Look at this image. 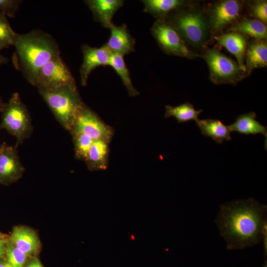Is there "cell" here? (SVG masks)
Here are the masks:
<instances>
[{
  "label": "cell",
  "mask_w": 267,
  "mask_h": 267,
  "mask_svg": "<svg viewBox=\"0 0 267 267\" xmlns=\"http://www.w3.org/2000/svg\"><path fill=\"white\" fill-rule=\"evenodd\" d=\"M150 32L165 53L190 59L200 57L198 53L185 44L176 30L165 19H156Z\"/></svg>",
  "instance_id": "obj_8"
},
{
  "label": "cell",
  "mask_w": 267,
  "mask_h": 267,
  "mask_svg": "<svg viewBox=\"0 0 267 267\" xmlns=\"http://www.w3.org/2000/svg\"><path fill=\"white\" fill-rule=\"evenodd\" d=\"M108 66L112 67L120 76L131 96H135L139 94V92L132 83L130 72L124 61V56L112 53Z\"/></svg>",
  "instance_id": "obj_24"
},
{
  "label": "cell",
  "mask_w": 267,
  "mask_h": 267,
  "mask_svg": "<svg viewBox=\"0 0 267 267\" xmlns=\"http://www.w3.org/2000/svg\"><path fill=\"white\" fill-rule=\"evenodd\" d=\"M26 267H43V265L37 259H32Z\"/></svg>",
  "instance_id": "obj_31"
},
{
  "label": "cell",
  "mask_w": 267,
  "mask_h": 267,
  "mask_svg": "<svg viewBox=\"0 0 267 267\" xmlns=\"http://www.w3.org/2000/svg\"><path fill=\"white\" fill-rule=\"evenodd\" d=\"M63 86L76 87L75 79L60 55L48 61L40 70L34 86L53 88Z\"/></svg>",
  "instance_id": "obj_9"
},
{
  "label": "cell",
  "mask_w": 267,
  "mask_h": 267,
  "mask_svg": "<svg viewBox=\"0 0 267 267\" xmlns=\"http://www.w3.org/2000/svg\"><path fill=\"white\" fill-rule=\"evenodd\" d=\"M165 108V117H174L179 123L191 120L197 122L199 119V115L203 111L202 109L196 110L193 105L189 102H185L177 106L167 105Z\"/></svg>",
  "instance_id": "obj_23"
},
{
  "label": "cell",
  "mask_w": 267,
  "mask_h": 267,
  "mask_svg": "<svg viewBox=\"0 0 267 267\" xmlns=\"http://www.w3.org/2000/svg\"><path fill=\"white\" fill-rule=\"evenodd\" d=\"M109 143L102 140H94L85 160L90 171L107 168Z\"/></svg>",
  "instance_id": "obj_22"
},
{
  "label": "cell",
  "mask_w": 267,
  "mask_h": 267,
  "mask_svg": "<svg viewBox=\"0 0 267 267\" xmlns=\"http://www.w3.org/2000/svg\"><path fill=\"white\" fill-rule=\"evenodd\" d=\"M226 31L243 33L251 37L252 39L267 40V25L260 20L247 15L229 27Z\"/></svg>",
  "instance_id": "obj_20"
},
{
  "label": "cell",
  "mask_w": 267,
  "mask_h": 267,
  "mask_svg": "<svg viewBox=\"0 0 267 267\" xmlns=\"http://www.w3.org/2000/svg\"><path fill=\"white\" fill-rule=\"evenodd\" d=\"M246 72L249 76L256 68L267 66V40L252 39L249 40L244 53Z\"/></svg>",
  "instance_id": "obj_16"
},
{
  "label": "cell",
  "mask_w": 267,
  "mask_h": 267,
  "mask_svg": "<svg viewBox=\"0 0 267 267\" xmlns=\"http://www.w3.org/2000/svg\"><path fill=\"white\" fill-rule=\"evenodd\" d=\"M9 241L27 256L37 253L40 246L36 232L24 226H15L13 228Z\"/></svg>",
  "instance_id": "obj_17"
},
{
  "label": "cell",
  "mask_w": 267,
  "mask_h": 267,
  "mask_svg": "<svg viewBox=\"0 0 267 267\" xmlns=\"http://www.w3.org/2000/svg\"><path fill=\"white\" fill-rule=\"evenodd\" d=\"M3 234L0 232V238H3Z\"/></svg>",
  "instance_id": "obj_36"
},
{
  "label": "cell",
  "mask_w": 267,
  "mask_h": 267,
  "mask_svg": "<svg viewBox=\"0 0 267 267\" xmlns=\"http://www.w3.org/2000/svg\"><path fill=\"white\" fill-rule=\"evenodd\" d=\"M263 267H267V261H266V262H265Z\"/></svg>",
  "instance_id": "obj_35"
},
{
  "label": "cell",
  "mask_w": 267,
  "mask_h": 267,
  "mask_svg": "<svg viewBox=\"0 0 267 267\" xmlns=\"http://www.w3.org/2000/svg\"><path fill=\"white\" fill-rule=\"evenodd\" d=\"M70 133L83 134L93 140H102L108 143L113 134L112 129L86 105L77 115Z\"/></svg>",
  "instance_id": "obj_10"
},
{
  "label": "cell",
  "mask_w": 267,
  "mask_h": 267,
  "mask_svg": "<svg viewBox=\"0 0 267 267\" xmlns=\"http://www.w3.org/2000/svg\"><path fill=\"white\" fill-rule=\"evenodd\" d=\"M7 61V59L5 58V57H4L3 56H2L0 53V66L3 64L6 63Z\"/></svg>",
  "instance_id": "obj_33"
},
{
  "label": "cell",
  "mask_w": 267,
  "mask_h": 267,
  "mask_svg": "<svg viewBox=\"0 0 267 267\" xmlns=\"http://www.w3.org/2000/svg\"><path fill=\"white\" fill-rule=\"evenodd\" d=\"M109 29L110 36L104 44L111 53L124 56L134 51L135 40L131 35L126 24L117 26L113 23Z\"/></svg>",
  "instance_id": "obj_13"
},
{
  "label": "cell",
  "mask_w": 267,
  "mask_h": 267,
  "mask_svg": "<svg viewBox=\"0 0 267 267\" xmlns=\"http://www.w3.org/2000/svg\"><path fill=\"white\" fill-rule=\"evenodd\" d=\"M25 169L16 147L3 142L0 146V184L9 185L20 178Z\"/></svg>",
  "instance_id": "obj_11"
},
{
  "label": "cell",
  "mask_w": 267,
  "mask_h": 267,
  "mask_svg": "<svg viewBox=\"0 0 267 267\" xmlns=\"http://www.w3.org/2000/svg\"><path fill=\"white\" fill-rule=\"evenodd\" d=\"M13 45L15 48L12 56L14 66L33 86L42 67L60 54L54 39L41 30L17 33Z\"/></svg>",
  "instance_id": "obj_2"
},
{
  "label": "cell",
  "mask_w": 267,
  "mask_h": 267,
  "mask_svg": "<svg viewBox=\"0 0 267 267\" xmlns=\"http://www.w3.org/2000/svg\"><path fill=\"white\" fill-rule=\"evenodd\" d=\"M212 38L233 54L237 59L238 65L243 70L246 71L244 56L250 37L237 32H229Z\"/></svg>",
  "instance_id": "obj_14"
},
{
  "label": "cell",
  "mask_w": 267,
  "mask_h": 267,
  "mask_svg": "<svg viewBox=\"0 0 267 267\" xmlns=\"http://www.w3.org/2000/svg\"><path fill=\"white\" fill-rule=\"evenodd\" d=\"M256 114L250 112L240 115L235 122L228 126L230 132H237L246 135L262 134L266 137L267 148V128L256 119Z\"/></svg>",
  "instance_id": "obj_19"
},
{
  "label": "cell",
  "mask_w": 267,
  "mask_h": 267,
  "mask_svg": "<svg viewBox=\"0 0 267 267\" xmlns=\"http://www.w3.org/2000/svg\"><path fill=\"white\" fill-rule=\"evenodd\" d=\"M178 32L185 44L199 53L210 36L205 6L194 1L169 13L164 18Z\"/></svg>",
  "instance_id": "obj_3"
},
{
  "label": "cell",
  "mask_w": 267,
  "mask_h": 267,
  "mask_svg": "<svg viewBox=\"0 0 267 267\" xmlns=\"http://www.w3.org/2000/svg\"><path fill=\"white\" fill-rule=\"evenodd\" d=\"M71 134L74 145L75 157L78 159L85 161L94 140L88 135L83 134Z\"/></svg>",
  "instance_id": "obj_26"
},
{
  "label": "cell",
  "mask_w": 267,
  "mask_h": 267,
  "mask_svg": "<svg viewBox=\"0 0 267 267\" xmlns=\"http://www.w3.org/2000/svg\"><path fill=\"white\" fill-rule=\"evenodd\" d=\"M5 253L7 261L12 267H23L28 256L9 241L6 245Z\"/></svg>",
  "instance_id": "obj_28"
},
{
  "label": "cell",
  "mask_w": 267,
  "mask_h": 267,
  "mask_svg": "<svg viewBox=\"0 0 267 267\" xmlns=\"http://www.w3.org/2000/svg\"><path fill=\"white\" fill-rule=\"evenodd\" d=\"M16 34L11 28L6 16L0 12V50L13 45Z\"/></svg>",
  "instance_id": "obj_27"
},
{
  "label": "cell",
  "mask_w": 267,
  "mask_h": 267,
  "mask_svg": "<svg viewBox=\"0 0 267 267\" xmlns=\"http://www.w3.org/2000/svg\"><path fill=\"white\" fill-rule=\"evenodd\" d=\"M193 1L185 0H142L143 11L157 19H164L170 12L188 6Z\"/></svg>",
  "instance_id": "obj_18"
},
{
  "label": "cell",
  "mask_w": 267,
  "mask_h": 267,
  "mask_svg": "<svg viewBox=\"0 0 267 267\" xmlns=\"http://www.w3.org/2000/svg\"><path fill=\"white\" fill-rule=\"evenodd\" d=\"M21 0H0V12L6 16L13 18L19 9Z\"/></svg>",
  "instance_id": "obj_29"
},
{
  "label": "cell",
  "mask_w": 267,
  "mask_h": 267,
  "mask_svg": "<svg viewBox=\"0 0 267 267\" xmlns=\"http://www.w3.org/2000/svg\"><path fill=\"white\" fill-rule=\"evenodd\" d=\"M85 2L92 12L94 19L107 28L113 24V16L124 3L123 0H87Z\"/></svg>",
  "instance_id": "obj_15"
},
{
  "label": "cell",
  "mask_w": 267,
  "mask_h": 267,
  "mask_svg": "<svg viewBox=\"0 0 267 267\" xmlns=\"http://www.w3.org/2000/svg\"><path fill=\"white\" fill-rule=\"evenodd\" d=\"M37 89L57 121L70 132L77 115L85 105L77 87L63 86Z\"/></svg>",
  "instance_id": "obj_4"
},
{
  "label": "cell",
  "mask_w": 267,
  "mask_h": 267,
  "mask_svg": "<svg viewBox=\"0 0 267 267\" xmlns=\"http://www.w3.org/2000/svg\"><path fill=\"white\" fill-rule=\"evenodd\" d=\"M196 122L201 134L211 137L218 143H222L224 140L231 139L230 131L228 126L223 124L218 119H198Z\"/></svg>",
  "instance_id": "obj_21"
},
{
  "label": "cell",
  "mask_w": 267,
  "mask_h": 267,
  "mask_svg": "<svg viewBox=\"0 0 267 267\" xmlns=\"http://www.w3.org/2000/svg\"><path fill=\"white\" fill-rule=\"evenodd\" d=\"M1 113L0 130H5L16 137L17 147L30 137L33 133L29 112L18 92L12 94Z\"/></svg>",
  "instance_id": "obj_6"
},
{
  "label": "cell",
  "mask_w": 267,
  "mask_h": 267,
  "mask_svg": "<svg viewBox=\"0 0 267 267\" xmlns=\"http://www.w3.org/2000/svg\"><path fill=\"white\" fill-rule=\"evenodd\" d=\"M7 242V241L4 238H0V258L4 257L5 255Z\"/></svg>",
  "instance_id": "obj_30"
},
{
  "label": "cell",
  "mask_w": 267,
  "mask_h": 267,
  "mask_svg": "<svg viewBox=\"0 0 267 267\" xmlns=\"http://www.w3.org/2000/svg\"><path fill=\"white\" fill-rule=\"evenodd\" d=\"M267 206L252 198L222 204L215 220L228 250L244 249L259 243L267 227Z\"/></svg>",
  "instance_id": "obj_1"
},
{
  "label": "cell",
  "mask_w": 267,
  "mask_h": 267,
  "mask_svg": "<svg viewBox=\"0 0 267 267\" xmlns=\"http://www.w3.org/2000/svg\"><path fill=\"white\" fill-rule=\"evenodd\" d=\"M0 267H12L8 261H3L0 263Z\"/></svg>",
  "instance_id": "obj_32"
},
{
  "label": "cell",
  "mask_w": 267,
  "mask_h": 267,
  "mask_svg": "<svg viewBox=\"0 0 267 267\" xmlns=\"http://www.w3.org/2000/svg\"><path fill=\"white\" fill-rule=\"evenodd\" d=\"M245 10L247 16L260 20L266 25L267 24V0L246 1Z\"/></svg>",
  "instance_id": "obj_25"
},
{
  "label": "cell",
  "mask_w": 267,
  "mask_h": 267,
  "mask_svg": "<svg viewBox=\"0 0 267 267\" xmlns=\"http://www.w3.org/2000/svg\"><path fill=\"white\" fill-rule=\"evenodd\" d=\"M5 105V103L2 101L1 97H0V113H1Z\"/></svg>",
  "instance_id": "obj_34"
},
{
  "label": "cell",
  "mask_w": 267,
  "mask_h": 267,
  "mask_svg": "<svg viewBox=\"0 0 267 267\" xmlns=\"http://www.w3.org/2000/svg\"><path fill=\"white\" fill-rule=\"evenodd\" d=\"M246 4V0H220L205 6L210 36L222 34L224 29L245 16Z\"/></svg>",
  "instance_id": "obj_7"
},
{
  "label": "cell",
  "mask_w": 267,
  "mask_h": 267,
  "mask_svg": "<svg viewBox=\"0 0 267 267\" xmlns=\"http://www.w3.org/2000/svg\"><path fill=\"white\" fill-rule=\"evenodd\" d=\"M81 50L83 61L80 69L81 83L83 86H86L89 77L94 69L99 66L108 65L112 53L105 44L98 48L84 44Z\"/></svg>",
  "instance_id": "obj_12"
},
{
  "label": "cell",
  "mask_w": 267,
  "mask_h": 267,
  "mask_svg": "<svg viewBox=\"0 0 267 267\" xmlns=\"http://www.w3.org/2000/svg\"><path fill=\"white\" fill-rule=\"evenodd\" d=\"M207 64L209 78L216 85L230 84L235 86L249 76L238 64L218 49L206 46L199 53Z\"/></svg>",
  "instance_id": "obj_5"
}]
</instances>
